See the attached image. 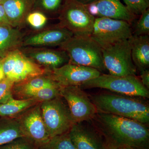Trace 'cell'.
I'll use <instances>...</instances> for the list:
<instances>
[{"instance_id":"obj_20","label":"cell","mask_w":149,"mask_h":149,"mask_svg":"<svg viewBox=\"0 0 149 149\" xmlns=\"http://www.w3.org/2000/svg\"><path fill=\"white\" fill-rule=\"evenodd\" d=\"M57 84L46 74L30 78L20 83H15L13 89V94L15 93L21 99H25L29 94L41 88Z\"/></svg>"},{"instance_id":"obj_27","label":"cell","mask_w":149,"mask_h":149,"mask_svg":"<svg viewBox=\"0 0 149 149\" xmlns=\"http://www.w3.org/2000/svg\"><path fill=\"white\" fill-rule=\"evenodd\" d=\"M141 17L136 22L133 35L136 36L149 35V10H146L141 15Z\"/></svg>"},{"instance_id":"obj_11","label":"cell","mask_w":149,"mask_h":149,"mask_svg":"<svg viewBox=\"0 0 149 149\" xmlns=\"http://www.w3.org/2000/svg\"><path fill=\"white\" fill-rule=\"evenodd\" d=\"M47 74L60 87L81 86L87 81L100 76L97 70L67 63L62 66L48 70Z\"/></svg>"},{"instance_id":"obj_18","label":"cell","mask_w":149,"mask_h":149,"mask_svg":"<svg viewBox=\"0 0 149 149\" xmlns=\"http://www.w3.org/2000/svg\"><path fill=\"white\" fill-rule=\"evenodd\" d=\"M19 29L9 24H0V58L22 47L24 39Z\"/></svg>"},{"instance_id":"obj_7","label":"cell","mask_w":149,"mask_h":149,"mask_svg":"<svg viewBox=\"0 0 149 149\" xmlns=\"http://www.w3.org/2000/svg\"><path fill=\"white\" fill-rule=\"evenodd\" d=\"M102 49L104 65L109 74L120 76L136 75L137 68L132 60L129 39Z\"/></svg>"},{"instance_id":"obj_28","label":"cell","mask_w":149,"mask_h":149,"mask_svg":"<svg viewBox=\"0 0 149 149\" xmlns=\"http://www.w3.org/2000/svg\"><path fill=\"white\" fill-rule=\"evenodd\" d=\"M14 84L6 77L0 81V104L4 103L13 97V89Z\"/></svg>"},{"instance_id":"obj_30","label":"cell","mask_w":149,"mask_h":149,"mask_svg":"<svg viewBox=\"0 0 149 149\" xmlns=\"http://www.w3.org/2000/svg\"><path fill=\"white\" fill-rule=\"evenodd\" d=\"M31 142L26 138H18L0 146V149H34Z\"/></svg>"},{"instance_id":"obj_17","label":"cell","mask_w":149,"mask_h":149,"mask_svg":"<svg viewBox=\"0 0 149 149\" xmlns=\"http://www.w3.org/2000/svg\"><path fill=\"white\" fill-rule=\"evenodd\" d=\"M35 0H4L1 3L9 23L17 28L26 22L28 14L34 10Z\"/></svg>"},{"instance_id":"obj_31","label":"cell","mask_w":149,"mask_h":149,"mask_svg":"<svg viewBox=\"0 0 149 149\" xmlns=\"http://www.w3.org/2000/svg\"><path fill=\"white\" fill-rule=\"evenodd\" d=\"M141 81L147 89L149 88V70L148 69L141 71Z\"/></svg>"},{"instance_id":"obj_1","label":"cell","mask_w":149,"mask_h":149,"mask_svg":"<svg viewBox=\"0 0 149 149\" xmlns=\"http://www.w3.org/2000/svg\"><path fill=\"white\" fill-rule=\"evenodd\" d=\"M92 120L97 131L104 137L108 149H148L149 130L146 124L99 111Z\"/></svg>"},{"instance_id":"obj_23","label":"cell","mask_w":149,"mask_h":149,"mask_svg":"<svg viewBox=\"0 0 149 149\" xmlns=\"http://www.w3.org/2000/svg\"><path fill=\"white\" fill-rule=\"evenodd\" d=\"M61 87L57 84L41 88L29 94L25 99H34L40 103L50 100L61 96Z\"/></svg>"},{"instance_id":"obj_8","label":"cell","mask_w":149,"mask_h":149,"mask_svg":"<svg viewBox=\"0 0 149 149\" xmlns=\"http://www.w3.org/2000/svg\"><path fill=\"white\" fill-rule=\"evenodd\" d=\"M6 78L15 83L47 74L48 70L26 56L19 49L10 52L2 58Z\"/></svg>"},{"instance_id":"obj_10","label":"cell","mask_w":149,"mask_h":149,"mask_svg":"<svg viewBox=\"0 0 149 149\" xmlns=\"http://www.w3.org/2000/svg\"><path fill=\"white\" fill-rule=\"evenodd\" d=\"M60 95L67 102L74 123L92 120L97 112L90 96L80 86L61 87Z\"/></svg>"},{"instance_id":"obj_25","label":"cell","mask_w":149,"mask_h":149,"mask_svg":"<svg viewBox=\"0 0 149 149\" xmlns=\"http://www.w3.org/2000/svg\"><path fill=\"white\" fill-rule=\"evenodd\" d=\"M65 0H35L34 10L50 15L59 13Z\"/></svg>"},{"instance_id":"obj_22","label":"cell","mask_w":149,"mask_h":149,"mask_svg":"<svg viewBox=\"0 0 149 149\" xmlns=\"http://www.w3.org/2000/svg\"><path fill=\"white\" fill-rule=\"evenodd\" d=\"M39 103L32 99L16 100L12 97L4 103L0 104V117L15 118Z\"/></svg>"},{"instance_id":"obj_13","label":"cell","mask_w":149,"mask_h":149,"mask_svg":"<svg viewBox=\"0 0 149 149\" xmlns=\"http://www.w3.org/2000/svg\"><path fill=\"white\" fill-rule=\"evenodd\" d=\"M73 36L69 30L57 24L38 30L24 37L22 47H60Z\"/></svg>"},{"instance_id":"obj_24","label":"cell","mask_w":149,"mask_h":149,"mask_svg":"<svg viewBox=\"0 0 149 149\" xmlns=\"http://www.w3.org/2000/svg\"><path fill=\"white\" fill-rule=\"evenodd\" d=\"M39 149H76L68 133L51 138L47 143L38 146Z\"/></svg>"},{"instance_id":"obj_6","label":"cell","mask_w":149,"mask_h":149,"mask_svg":"<svg viewBox=\"0 0 149 149\" xmlns=\"http://www.w3.org/2000/svg\"><path fill=\"white\" fill-rule=\"evenodd\" d=\"M61 97L40 103L42 117L50 139L68 133L74 124L68 107Z\"/></svg>"},{"instance_id":"obj_12","label":"cell","mask_w":149,"mask_h":149,"mask_svg":"<svg viewBox=\"0 0 149 149\" xmlns=\"http://www.w3.org/2000/svg\"><path fill=\"white\" fill-rule=\"evenodd\" d=\"M19 118L25 137L37 147L50 139L42 117L40 103L24 111Z\"/></svg>"},{"instance_id":"obj_15","label":"cell","mask_w":149,"mask_h":149,"mask_svg":"<svg viewBox=\"0 0 149 149\" xmlns=\"http://www.w3.org/2000/svg\"><path fill=\"white\" fill-rule=\"evenodd\" d=\"M86 6L93 16L123 20L130 24L137 16L132 13L120 0H98Z\"/></svg>"},{"instance_id":"obj_32","label":"cell","mask_w":149,"mask_h":149,"mask_svg":"<svg viewBox=\"0 0 149 149\" xmlns=\"http://www.w3.org/2000/svg\"><path fill=\"white\" fill-rule=\"evenodd\" d=\"M10 24L2 4L0 3V24Z\"/></svg>"},{"instance_id":"obj_5","label":"cell","mask_w":149,"mask_h":149,"mask_svg":"<svg viewBox=\"0 0 149 149\" xmlns=\"http://www.w3.org/2000/svg\"><path fill=\"white\" fill-rule=\"evenodd\" d=\"M80 87L83 89L103 88L130 97H149L148 89L136 75L120 76L102 74L85 82Z\"/></svg>"},{"instance_id":"obj_4","label":"cell","mask_w":149,"mask_h":149,"mask_svg":"<svg viewBox=\"0 0 149 149\" xmlns=\"http://www.w3.org/2000/svg\"><path fill=\"white\" fill-rule=\"evenodd\" d=\"M58 25L78 37L91 36L95 17L77 0H65L59 13Z\"/></svg>"},{"instance_id":"obj_3","label":"cell","mask_w":149,"mask_h":149,"mask_svg":"<svg viewBox=\"0 0 149 149\" xmlns=\"http://www.w3.org/2000/svg\"><path fill=\"white\" fill-rule=\"evenodd\" d=\"M69 58L68 63L106 70L100 46L91 37L73 36L60 46Z\"/></svg>"},{"instance_id":"obj_35","label":"cell","mask_w":149,"mask_h":149,"mask_svg":"<svg viewBox=\"0 0 149 149\" xmlns=\"http://www.w3.org/2000/svg\"><path fill=\"white\" fill-rule=\"evenodd\" d=\"M116 149H133L132 148H127V147H122V148H118Z\"/></svg>"},{"instance_id":"obj_37","label":"cell","mask_w":149,"mask_h":149,"mask_svg":"<svg viewBox=\"0 0 149 149\" xmlns=\"http://www.w3.org/2000/svg\"><path fill=\"white\" fill-rule=\"evenodd\" d=\"M146 1L149 4V0H146Z\"/></svg>"},{"instance_id":"obj_36","label":"cell","mask_w":149,"mask_h":149,"mask_svg":"<svg viewBox=\"0 0 149 149\" xmlns=\"http://www.w3.org/2000/svg\"><path fill=\"white\" fill-rule=\"evenodd\" d=\"M4 1V0H0V3H1L3 1Z\"/></svg>"},{"instance_id":"obj_14","label":"cell","mask_w":149,"mask_h":149,"mask_svg":"<svg viewBox=\"0 0 149 149\" xmlns=\"http://www.w3.org/2000/svg\"><path fill=\"white\" fill-rule=\"evenodd\" d=\"M19 49L30 60L46 69L58 68L68 63L69 58L62 50L45 47H22Z\"/></svg>"},{"instance_id":"obj_16","label":"cell","mask_w":149,"mask_h":149,"mask_svg":"<svg viewBox=\"0 0 149 149\" xmlns=\"http://www.w3.org/2000/svg\"><path fill=\"white\" fill-rule=\"evenodd\" d=\"M68 134L76 149H108L100 133L81 123L73 124Z\"/></svg>"},{"instance_id":"obj_21","label":"cell","mask_w":149,"mask_h":149,"mask_svg":"<svg viewBox=\"0 0 149 149\" xmlns=\"http://www.w3.org/2000/svg\"><path fill=\"white\" fill-rule=\"evenodd\" d=\"M20 138H26L19 118H0V146Z\"/></svg>"},{"instance_id":"obj_9","label":"cell","mask_w":149,"mask_h":149,"mask_svg":"<svg viewBox=\"0 0 149 149\" xmlns=\"http://www.w3.org/2000/svg\"><path fill=\"white\" fill-rule=\"evenodd\" d=\"M133 35L131 25L127 22L105 17H95L91 37L102 48L105 47Z\"/></svg>"},{"instance_id":"obj_34","label":"cell","mask_w":149,"mask_h":149,"mask_svg":"<svg viewBox=\"0 0 149 149\" xmlns=\"http://www.w3.org/2000/svg\"><path fill=\"white\" fill-rule=\"evenodd\" d=\"M80 3H82L83 4L85 5H88L91 4L97 1L98 0H77Z\"/></svg>"},{"instance_id":"obj_33","label":"cell","mask_w":149,"mask_h":149,"mask_svg":"<svg viewBox=\"0 0 149 149\" xmlns=\"http://www.w3.org/2000/svg\"><path fill=\"white\" fill-rule=\"evenodd\" d=\"M6 78L3 68L2 58H0V81Z\"/></svg>"},{"instance_id":"obj_26","label":"cell","mask_w":149,"mask_h":149,"mask_svg":"<svg viewBox=\"0 0 149 149\" xmlns=\"http://www.w3.org/2000/svg\"><path fill=\"white\" fill-rule=\"evenodd\" d=\"M47 20V17L45 13L34 10L27 15L26 22L34 29H40L45 25Z\"/></svg>"},{"instance_id":"obj_29","label":"cell","mask_w":149,"mask_h":149,"mask_svg":"<svg viewBox=\"0 0 149 149\" xmlns=\"http://www.w3.org/2000/svg\"><path fill=\"white\" fill-rule=\"evenodd\" d=\"M128 9L136 15H141L149 8L146 0H122Z\"/></svg>"},{"instance_id":"obj_19","label":"cell","mask_w":149,"mask_h":149,"mask_svg":"<svg viewBox=\"0 0 149 149\" xmlns=\"http://www.w3.org/2000/svg\"><path fill=\"white\" fill-rule=\"evenodd\" d=\"M131 56L136 68L142 71L149 66V35H133L129 39Z\"/></svg>"},{"instance_id":"obj_2","label":"cell","mask_w":149,"mask_h":149,"mask_svg":"<svg viewBox=\"0 0 149 149\" xmlns=\"http://www.w3.org/2000/svg\"><path fill=\"white\" fill-rule=\"evenodd\" d=\"M132 97L107 93L90 96L97 111L130 118L147 125L149 122V105Z\"/></svg>"}]
</instances>
